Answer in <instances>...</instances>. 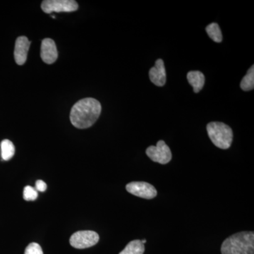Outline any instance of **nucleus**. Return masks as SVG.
<instances>
[{
	"mask_svg": "<svg viewBox=\"0 0 254 254\" xmlns=\"http://www.w3.org/2000/svg\"><path fill=\"white\" fill-rule=\"evenodd\" d=\"M150 81L155 86L162 87L166 83V69L163 60L158 59L155 62V66L149 71Z\"/></svg>",
	"mask_w": 254,
	"mask_h": 254,
	"instance_id": "nucleus-10",
	"label": "nucleus"
},
{
	"mask_svg": "<svg viewBox=\"0 0 254 254\" xmlns=\"http://www.w3.org/2000/svg\"><path fill=\"white\" fill-rule=\"evenodd\" d=\"M99 240V235L97 232L91 230H84L73 234L70 238L69 242L73 248L83 250L97 245Z\"/></svg>",
	"mask_w": 254,
	"mask_h": 254,
	"instance_id": "nucleus-4",
	"label": "nucleus"
},
{
	"mask_svg": "<svg viewBox=\"0 0 254 254\" xmlns=\"http://www.w3.org/2000/svg\"><path fill=\"white\" fill-rule=\"evenodd\" d=\"M78 5L74 0H45L41 9L46 14L53 12H71L78 9Z\"/></svg>",
	"mask_w": 254,
	"mask_h": 254,
	"instance_id": "nucleus-5",
	"label": "nucleus"
},
{
	"mask_svg": "<svg viewBox=\"0 0 254 254\" xmlns=\"http://www.w3.org/2000/svg\"><path fill=\"white\" fill-rule=\"evenodd\" d=\"M102 107L95 98H83L75 103L70 113V120L73 126L84 129L93 126L99 118Z\"/></svg>",
	"mask_w": 254,
	"mask_h": 254,
	"instance_id": "nucleus-1",
	"label": "nucleus"
},
{
	"mask_svg": "<svg viewBox=\"0 0 254 254\" xmlns=\"http://www.w3.org/2000/svg\"><path fill=\"white\" fill-rule=\"evenodd\" d=\"M141 243L143 244V245H145V243H146V240H141Z\"/></svg>",
	"mask_w": 254,
	"mask_h": 254,
	"instance_id": "nucleus-19",
	"label": "nucleus"
},
{
	"mask_svg": "<svg viewBox=\"0 0 254 254\" xmlns=\"http://www.w3.org/2000/svg\"><path fill=\"white\" fill-rule=\"evenodd\" d=\"M145 252L144 245L141 240H133L130 242L119 254H143Z\"/></svg>",
	"mask_w": 254,
	"mask_h": 254,
	"instance_id": "nucleus-12",
	"label": "nucleus"
},
{
	"mask_svg": "<svg viewBox=\"0 0 254 254\" xmlns=\"http://www.w3.org/2000/svg\"><path fill=\"white\" fill-rule=\"evenodd\" d=\"M146 155L150 160L155 163L165 165L171 161L172 153L170 148L164 141H159L157 145H151L146 149Z\"/></svg>",
	"mask_w": 254,
	"mask_h": 254,
	"instance_id": "nucleus-6",
	"label": "nucleus"
},
{
	"mask_svg": "<svg viewBox=\"0 0 254 254\" xmlns=\"http://www.w3.org/2000/svg\"><path fill=\"white\" fill-rule=\"evenodd\" d=\"M38 191L31 186H26L23 190V198L27 201L35 200L38 198Z\"/></svg>",
	"mask_w": 254,
	"mask_h": 254,
	"instance_id": "nucleus-16",
	"label": "nucleus"
},
{
	"mask_svg": "<svg viewBox=\"0 0 254 254\" xmlns=\"http://www.w3.org/2000/svg\"><path fill=\"white\" fill-rule=\"evenodd\" d=\"M41 57L43 61L48 64H52L58 58V49L53 39L45 38L42 41Z\"/></svg>",
	"mask_w": 254,
	"mask_h": 254,
	"instance_id": "nucleus-8",
	"label": "nucleus"
},
{
	"mask_svg": "<svg viewBox=\"0 0 254 254\" xmlns=\"http://www.w3.org/2000/svg\"><path fill=\"white\" fill-rule=\"evenodd\" d=\"M37 191L44 192L47 190V185L43 180H38L36 183Z\"/></svg>",
	"mask_w": 254,
	"mask_h": 254,
	"instance_id": "nucleus-18",
	"label": "nucleus"
},
{
	"mask_svg": "<svg viewBox=\"0 0 254 254\" xmlns=\"http://www.w3.org/2000/svg\"><path fill=\"white\" fill-rule=\"evenodd\" d=\"M187 80L193 87V92L198 93L201 91L205 84V76L199 71H191L187 73Z\"/></svg>",
	"mask_w": 254,
	"mask_h": 254,
	"instance_id": "nucleus-11",
	"label": "nucleus"
},
{
	"mask_svg": "<svg viewBox=\"0 0 254 254\" xmlns=\"http://www.w3.org/2000/svg\"><path fill=\"white\" fill-rule=\"evenodd\" d=\"M205 31L208 33V36L213 41H215V43H221L222 41V32L218 23H210L205 28Z\"/></svg>",
	"mask_w": 254,
	"mask_h": 254,
	"instance_id": "nucleus-15",
	"label": "nucleus"
},
{
	"mask_svg": "<svg viewBox=\"0 0 254 254\" xmlns=\"http://www.w3.org/2000/svg\"><path fill=\"white\" fill-rule=\"evenodd\" d=\"M15 153V147L12 142L8 139L3 140L1 142V158L5 161L13 158Z\"/></svg>",
	"mask_w": 254,
	"mask_h": 254,
	"instance_id": "nucleus-13",
	"label": "nucleus"
},
{
	"mask_svg": "<svg viewBox=\"0 0 254 254\" xmlns=\"http://www.w3.org/2000/svg\"><path fill=\"white\" fill-rule=\"evenodd\" d=\"M126 190L128 193L145 199H152L158 194L155 187L145 182H133L127 184Z\"/></svg>",
	"mask_w": 254,
	"mask_h": 254,
	"instance_id": "nucleus-7",
	"label": "nucleus"
},
{
	"mask_svg": "<svg viewBox=\"0 0 254 254\" xmlns=\"http://www.w3.org/2000/svg\"><path fill=\"white\" fill-rule=\"evenodd\" d=\"M24 254H43V252L41 246L33 242L26 247Z\"/></svg>",
	"mask_w": 254,
	"mask_h": 254,
	"instance_id": "nucleus-17",
	"label": "nucleus"
},
{
	"mask_svg": "<svg viewBox=\"0 0 254 254\" xmlns=\"http://www.w3.org/2000/svg\"><path fill=\"white\" fill-rule=\"evenodd\" d=\"M207 131L210 141L220 149H228L233 141V131L228 125L220 123L212 122L206 127Z\"/></svg>",
	"mask_w": 254,
	"mask_h": 254,
	"instance_id": "nucleus-3",
	"label": "nucleus"
},
{
	"mask_svg": "<svg viewBox=\"0 0 254 254\" xmlns=\"http://www.w3.org/2000/svg\"><path fill=\"white\" fill-rule=\"evenodd\" d=\"M222 254H254V232H241L224 241Z\"/></svg>",
	"mask_w": 254,
	"mask_h": 254,
	"instance_id": "nucleus-2",
	"label": "nucleus"
},
{
	"mask_svg": "<svg viewBox=\"0 0 254 254\" xmlns=\"http://www.w3.org/2000/svg\"><path fill=\"white\" fill-rule=\"evenodd\" d=\"M240 87L243 91H250L254 89V66L249 69L248 72L242 78Z\"/></svg>",
	"mask_w": 254,
	"mask_h": 254,
	"instance_id": "nucleus-14",
	"label": "nucleus"
},
{
	"mask_svg": "<svg viewBox=\"0 0 254 254\" xmlns=\"http://www.w3.org/2000/svg\"><path fill=\"white\" fill-rule=\"evenodd\" d=\"M30 46L31 42L28 41L27 37L20 36L16 39L15 43L14 58L17 64L23 65L26 63Z\"/></svg>",
	"mask_w": 254,
	"mask_h": 254,
	"instance_id": "nucleus-9",
	"label": "nucleus"
}]
</instances>
